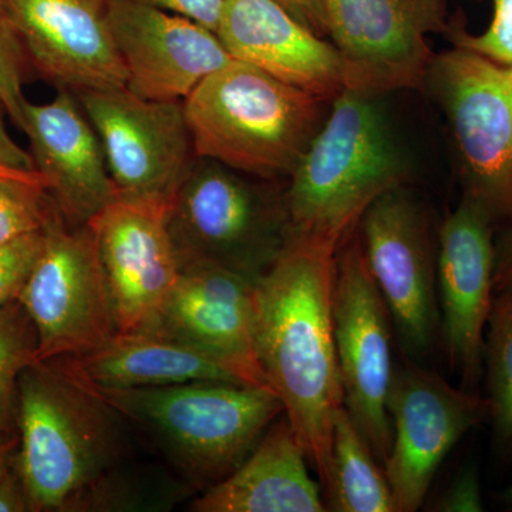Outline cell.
Here are the masks:
<instances>
[{
	"instance_id": "ba28073f",
	"label": "cell",
	"mask_w": 512,
	"mask_h": 512,
	"mask_svg": "<svg viewBox=\"0 0 512 512\" xmlns=\"http://www.w3.org/2000/svg\"><path fill=\"white\" fill-rule=\"evenodd\" d=\"M18 301L37 333L36 362L79 355L117 332L109 284L89 225L72 227L56 208L45 245Z\"/></svg>"
},
{
	"instance_id": "ffe728a7",
	"label": "cell",
	"mask_w": 512,
	"mask_h": 512,
	"mask_svg": "<svg viewBox=\"0 0 512 512\" xmlns=\"http://www.w3.org/2000/svg\"><path fill=\"white\" fill-rule=\"evenodd\" d=\"M217 36L229 56L323 100L345 90L333 43L303 26L276 0H225Z\"/></svg>"
},
{
	"instance_id": "277c9868",
	"label": "cell",
	"mask_w": 512,
	"mask_h": 512,
	"mask_svg": "<svg viewBox=\"0 0 512 512\" xmlns=\"http://www.w3.org/2000/svg\"><path fill=\"white\" fill-rule=\"evenodd\" d=\"M289 178L292 234L339 248L377 198L406 184L409 165L377 97L345 89Z\"/></svg>"
},
{
	"instance_id": "44dd1931",
	"label": "cell",
	"mask_w": 512,
	"mask_h": 512,
	"mask_svg": "<svg viewBox=\"0 0 512 512\" xmlns=\"http://www.w3.org/2000/svg\"><path fill=\"white\" fill-rule=\"evenodd\" d=\"M52 362L77 382L116 389L190 382L254 386L237 367L156 328L117 330L96 348Z\"/></svg>"
},
{
	"instance_id": "5b68a950",
	"label": "cell",
	"mask_w": 512,
	"mask_h": 512,
	"mask_svg": "<svg viewBox=\"0 0 512 512\" xmlns=\"http://www.w3.org/2000/svg\"><path fill=\"white\" fill-rule=\"evenodd\" d=\"M323 101L232 59L202 80L183 107L195 156L271 181L291 177L325 121Z\"/></svg>"
},
{
	"instance_id": "484cf974",
	"label": "cell",
	"mask_w": 512,
	"mask_h": 512,
	"mask_svg": "<svg viewBox=\"0 0 512 512\" xmlns=\"http://www.w3.org/2000/svg\"><path fill=\"white\" fill-rule=\"evenodd\" d=\"M56 208L39 173L0 174V245L42 231Z\"/></svg>"
},
{
	"instance_id": "6da1fadb",
	"label": "cell",
	"mask_w": 512,
	"mask_h": 512,
	"mask_svg": "<svg viewBox=\"0 0 512 512\" xmlns=\"http://www.w3.org/2000/svg\"><path fill=\"white\" fill-rule=\"evenodd\" d=\"M336 251L329 242L292 234L278 261L255 282L256 357L320 485L343 407L333 332Z\"/></svg>"
},
{
	"instance_id": "7402d4cb",
	"label": "cell",
	"mask_w": 512,
	"mask_h": 512,
	"mask_svg": "<svg viewBox=\"0 0 512 512\" xmlns=\"http://www.w3.org/2000/svg\"><path fill=\"white\" fill-rule=\"evenodd\" d=\"M308 463L305 448L284 413L268 427L241 466L202 491L190 511H328Z\"/></svg>"
},
{
	"instance_id": "d6a6232c",
	"label": "cell",
	"mask_w": 512,
	"mask_h": 512,
	"mask_svg": "<svg viewBox=\"0 0 512 512\" xmlns=\"http://www.w3.org/2000/svg\"><path fill=\"white\" fill-rule=\"evenodd\" d=\"M37 173L28 151L13 140L0 116V174Z\"/></svg>"
},
{
	"instance_id": "4316f807",
	"label": "cell",
	"mask_w": 512,
	"mask_h": 512,
	"mask_svg": "<svg viewBox=\"0 0 512 512\" xmlns=\"http://www.w3.org/2000/svg\"><path fill=\"white\" fill-rule=\"evenodd\" d=\"M32 70L25 46L10 18L5 0H0V104L22 130L26 100L23 86Z\"/></svg>"
},
{
	"instance_id": "4dcf8cb0",
	"label": "cell",
	"mask_w": 512,
	"mask_h": 512,
	"mask_svg": "<svg viewBox=\"0 0 512 512\" xmlns=\"http://www.w3.org/2000/svg\"><path fill=\"white\" fill-rule=\"evenodd\" d=\"M138 2L184 16L217 32L225 0H138Z\"/></svg>"
},
{
	"instance_id": "1f68e13d",
	"label": "cell",
	"mask_w": 512,
	"mask_h": 512,
	"mask_svg": "<svg viewBox=\"0 0 512 512\" xmlns=\"http://www.w3.org/2000/svg\"><path fill=\"white\" fill-rule=\"evenodd\" d=\"M493 281L494 293L512 291V224L495 232Z\"/></svg>"
},
{
	"instance_id": "3957f363",
	"label": "cell",
	"mask_w": 512,
	"mask_h": 512,
	"mask_svg": "<svg viewBox=\"0 0 512 512\" xmlns=\"http://www.w3.org/2000/svg\"><path fill=\"white\" fill-rule=\"evenodd\" d=\"M80 384L150 437L175 473L197 491L234 473L285 413L274 390L247 384L190 382L131 389Z\"/></svg>"
},
{
	"instance_id": "d4e9b609",
	"label": "cell",
	"mask_w": 512,
	"mask_h": 512,
	"mask_svg": "<svg viewBox=\"0 0 512 512\" xmlns=\"http://www.w3.org/2000/svg\"><path fill=\"white\" fill-rule=\"evenodd\" d=\"M36 353V328L22 303L0 306V433L12 431L20 375L36 363Z\"/></svg>"
},
{
	"instance_id": "f1b7e54d",
	"label": "cell",
	"mask_w": 512,
	"mask_h": 512,
	"mask_svg": "<svg viewBox=\"0 0 512 512\" xmlns=\"http://www.w3.org/2000/svg\"><path fill=\"white\" fill-rule=\"evenodd\" d=\"M45 245V228L0 245V306L19 298Z\"/></svg>"
},
{
	"instance_id": "d6986e66",
	"label": "cell",
	"mask_w": 512,
	"mask_h": 512,
	"mask_svg": "<svg viewBox=\"0 0 512 512\" xmlns=\"http://www.w3.org/2000/svg\"><path fill=\"white\" fill-rule=\"evenodd\" d=\"M254 326L255 281L194 262L180 266L154 328L220 357L254 386L272 389L256 357Z\"/></svg>"
},
{
	"instance_id": "5bb4252c",
	"label": "cell",
	"mask_w": 512,
	"mask_h": 512,
	"mask_svg": "<svg viewBox=\"0 0 512 512\" xmlns=\"http://www.w3.org/2000/svg\"><path fill=\"white\" fill-rule=\"evenodd\" d=\"M495 232L490 217L463 195L437 238L441 346L460 387L476 392L484 375L485 328L495 296Z\"/></svg>"
},
{
	"instance_id": "f546056e",
	"label": "cell",
	"mask_w": 512,
	"mask_h": 512,
	"mask_svg": "<svg viewBox=\"0 0 512 512\" xmlns=\"http://www.w3.org/2000/svg\"><path fill=\"white\" fill-rule=\"evenodd\" d=\"M436 511H484L483 490L476 467H466L453 478L444 493L437 498Z\"/></svg>"
},
{
	"instance_id": "ac0fdd59",
	"label": "cell",
	"mask_w": 512,
	"mask_h": 512,
	"mask_svg": "<svg viewBox=\"0 0 512 512\" xmlns=\"http://www.w3.org/2000/svg\"><path fill=\"white\" fill-rule=\"evenodd\" d=\"M23 116L36 171L67 224H87L117 200L99 134L76 94L57 90L47 103L28 101Z\"/></svg>"
},
{
	"instance_id": "836d02e7",
	"label": "cell",
	"mask_w": 512,
	"mask_h": 512,
	"mask_svg": "<svg viewBox=\"0 0 512 512\" xmlns=\"http://www.w3.org/2000/svg\"><path fill=\"white\" fill-rule=\"evenodd\" d=\"M25 511H29L28 497L13 457L12 463L0 474V512Z\"/></svg>"
},
{
	"instance_id": "e575fe53",
	"label": "cell",
	"mask_w": 512,
	"mask_h": 512,
	"mask_svg": "<svg viewBox=\"0 0 512 512\" xmlns=\"http://www.w3.org/2000/svg\"><path fill=\"white\" fill-rule=\"evenodd\" d=\"M306 28L320 37L328 36L325 9L320 0H276Z\"/></svg>"
},
{
	"instance_id": "52a82bcc",
	"label": "cell",
	"mask_w": 512,
	"mask_h": 512,
	"mask_svg": "<svg viewBox=\"0 0 512 512\" xmlns=\"http://www.w3.org/2000/svg\"><path fill=\"white\" fill-rule=\"evenodd\" d=\"M427 80L446 113L464 197L495 228L512 224V69L454 47L434 57Z\"/></svg>"
},
{
	"instance_id": "8fae6325",
	"label": "cell",
	"mask_w": 512,
	"mask_h": 512,
	"mask_svg": "<svg viewBox=\"0 0 512 512\" xmlns=\"http://www.w3.org/2000/svg\"><path fill=\"white\" fill-rule=\"evenodd\" d=\"M345 89L379 97L426 83L427 36L447 33L448 0H320Z\"/></svg>"
},
{
	"instance_id": "d590c367",
	"label": "cell",
	"mask_w": 512,
	"mask_h": 512,
	"mask_svg": "<svg viewBox=\"0 0 512 512\" xmlns=\"http://www.w3.org/2000/svg\"><path fill=\"white\" fill-rule=\"evenodd\" d=\"M18 447L19 436H16L13 431L0 433V474L12 463L16 451H18Z\"/></svg>"
},
{
	"instance_id": "4fadbf2b",
	"label": "cell",
	"mask_w": 512,
	"mask_h": 512,
	"mask_svg": "<svg viewBox=\"0 0 512 512\" xmlns=\"http://www.w3.org/2000/svg\"><path fill=\"white\" fill-rule=\"evenodd\" d=\"M99 134L117 198L173 204L194 165L183 101H157L127 89L76 94Z\"/></svg>"
},
{
	"instance_id": "83f0119b",
	"label": "cell",
	"mask_w": 512,
	"mask_h": 512,
	"mask_svg": "<svg viewBox=\"0 0 512 512\" xmlns=\"http://www.w3.org/2000/svg\"><path fill=\"white\" fill-rule=\"evenodd\" d=\"M494 18L480 35L450 23L447 37L454 47L470 50L512 69V0H493Z\"/></svg>"
},
{
	"instance_id": "7c38bea8",
	"label": "cell",
	"mask_w": 512,
	"mask_h": 512,
	"mask_svg": "<svg viewBox=\"0 0 512 512\" xmlns=\"http://www.w3.org/2000/svg\"><path fill=\"white\" fill-rule=\"evenodd\" d=\"M392 446L383 468L397 512L420 510L444 458L458 441L490 419L484 394L447 382L407 359L394 367L387 394Z\"/></svg>"
},
{
	"instance_id": "7a4b0ae2",
	"label": "cell",
	"mask_w": 512,
	"mask_h": 512,
	"mask_svg": "<svg viewBox=\"0 0 512 512\" xmlns=\"http://www.w3.org/2000/svg\"><path fill=\"white\" fill-rule=\"evenodd\" d=\"M121 417L52 360L23 370L16 394L18 468L29 511L127 510L141 505Z\"/></svg>"
},
{
	"instance_id": "8d00e7d4",
	"label": "cell",
	"mask_w": 512,
	"mask_h": 512,
	"mask_svg": "<svg viewBox=\"0 0 512 512\" xmlns=\"http://www.w3.org/2000/svg\"><path fill=\"white\" fill-rule=\"evenodd\" d=\"M501 500H503L505 507L512 511V485L511 487H508L507 490L503 491V494H501Z\"/></svg>"
},
{
	"instance_id": "603a6c76",
	"label": "cell",
	"mask_w": 512,
	"mask_h": 512,
	"mask_svg": "<svg viewBox=\"0 0 512 512\" xmlns=\"http://www.w3.org/2000/svg\"><path fill=\"white\" fill-rule=\"evenodd\" d=\"M357 429L345 406L333 424L325 488L326 510L332 512H397L384 468Z\"/></svg>"
},
{
	"instance_id": "cb8c5ba5",
	"label": "cell",
	"mask_w": 512,
	"mask_h": 512,
	"mask_svg": "<svg viewBox=\"0 0 512 512\" xmlns=\"http://www.w3.org/2000/svg\"><path fill=\"white\" fill-rule=\"evenodd\" d=\"M485 390L495 450L512 456V291L495 293L484 338Z\"/></svg>"
},
{
	"instance_id": "9c48e42d",
	"label": "cell",
	"mask_w": 512,
	"mask_h": 512,
	"mask_svg": "<svg viewBox=\"0 0 512 512\" xmlns=\"http://www.w3.org/2000/svg\"><path fill=\"white\" fill-rule=\"evenodd\" d=\"M333 332L343 406L383 464L393 437L387 394L394 372V328L357 227L336 251Z\"/></svg>"
},
{
	"instance_id": "9a60e30c",
	"label": "cell",
	"mask_w": 512,
	"mask_h": 512,
	"mask_svg": "<svg viewBox=\"0 0 512 512\" xmlns=\"http://www.w3.org/2000/svg\"><path fill=\"white\" fill-rule=\"evenodd\" d=\"M171 205L117 198L87 222L120 332L154 328L177 282L180 264L170 232Z\"/></svg>"
},
{
	"instance_id": "30bf717a",
	"label": "cell",
	"mask_w": 512,
	"mask_h": 512,
	"mask_svg": "<svg viewBox=\"0 0 512 512\" xmlns=\"http://www.w3.org/2000/svg\"><path fill=\"white\" fill-rule=\"evenodd\" d=\"M357 229L400 349L413 362L424 359L440 342L437 247L426 208L403 185L377 198Z\"/></svg>"
},
{
	"instance_id": "e0dca14e",
	"label": "cell",
	"mask_w": 512,
	"mask_h": 512,
	"mask_svg": "<svg viewBox=\"0 0 512 512\" xmlns=\"http://www.w3.org/2000/svg\"><path fill=\"white\" fill-rule=\"evenodd\" d=\"M109 18L126 87L144 99L184 101L232 60L214 30L138 0H110Z\"/></svg>"
},
{
	"instance_id": "8992f818",
	"label": "cell",
	"mask_w": 512,
	"mask_h": 512,
	"mask_svg": "<svg viewBox=\"0 0 512 512\" xmlns=\"http://www.w3.org/2000/svg\"><path fill=\"white\" fill-rule=\"evenodd\" d=\"M198 158L175 194L170 232L180 266L202 262L258 281L292 237L285 191Z\"/></svg>"
},
{
	"instance_id": "2e32d148",
	"label": "cell",
	"mask_w": 512,
	"mask_h": 512,
	"mask_svg": "<svg viewBox=\"0 0 512 512\" xmlns=\"http://www.w3.org/2000/svg\"><path fill=\"white\" fill-rule=\"evenodd\" d=\"M30 66L57 90L121 89L127 76L111 33L110 0H5Z\"/></svg>"
}]
</instances>
